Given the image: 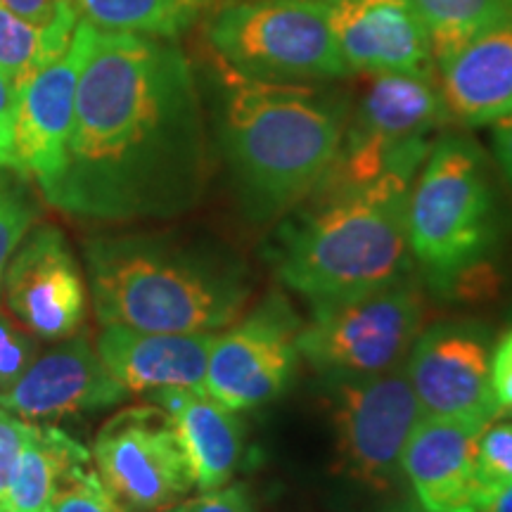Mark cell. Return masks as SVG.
<instances>
[{
	"instance_id": "14",
	"label": "cell",
	"mask_w": 512,
	"mask_h": 512,
	"mask_svg": "<svg viewBox=\"0 0 512 512\" xmlns=\"http://www.w3.org/2000/svg\"><path fill=\"white\" fill-rule=\"evenodd\" d=\"M93 24L79 22L67 53L19 88L15 155L17 171L36 178L41 195L53 188L67 162L76 86L88 57Z\"/></svg>"
},
{
	"instance_id": "15",
	"label": "cell",
	"mask_w": 512,
	"mask_h": 512,
	"mask_svg": "<svg viewBox=\"0 0 512 512\" xmlns=\"http://www.w3.org/2000/svg\"><path fill=\"white\" fill-rule=\"evenodd\" d=\"M128 396L86 337L57 339L38 351L31 366L5 394L0 406L27 422L107 411Z\"/></svg>"
},
{
	"instance_id": "18",
	"label": "cell",
	"mask_w": 512,
	"mask_h": 512,
	"mask_svg": "<svg viewBox=\"0 0 512 512\" xmlns=\"http://www.w3.org/2000/svg\"><path fill=\"white\" fill-rule=\"evenodd\" d=\"M486 422L420 418L403 451V479L432 512H477L475 444Z\"/></svg>"
},
{
	"instance_id": "25",
	"label": "cell",
	"mask_w": 512,
	"mask_h": 512,
	"mask_svg": "<svg viewBox=\"0 0 512 512\" xmlns=\"http://www.w3.org/2000/svg\"><path fill=\"white\" fill-rule=\"evenodd\" d=\"M475 484L479 508L512 484V420H491L477 434Z\"/></svg>"
},
{
	"instance_id": "27",
	"label": "cell",
	"mask_w": 512,
	"mask_h": 512,
	"mask_svg": "<svg viewBox=\"0 0 512 512\" xmlns=\"http://www.w3.org/2000/svg\"><path fill=\"white\" fill-rule=\"evenodd\" d=\"M38 204L22 183L0 174V283L12 254L34 226Z\"/></svg>"
},
{
	"instance_id": "33",
	"label": "cell",
	"mask_w": 512,
	"mask_h": 512,
	"mask_svg": "<svg viewBox=\"0 0 512 512\" xmlns=\"http://www.w3.org/2000/svg\"><path fill=\"white\" fill-rule=\"evenodd\" d=\"M3 8L36 24H48L74 5V0H0Z\"/></svg>"
},
{
	"instance_id": "6",
	"label": "cell",
	"mask_w": 512,
	"mask_h": 512,
	"mask_svg": "<svg viewBox=\"0 0 512 512\" xmlns=\"http://www.w3.org/2000/svg\"><path fill=\"white\" fill-rule=\"evenodd\" d=\"M202 27L211 53L254 79L332 83L351 76L325 0H226Z\"/></svg>"
},
{
	"instance_id": "21",
	"label": "cell",
	"mask_w": 512,
	"mask_h": 512,
	"mask_svg": "<svg viewBox=\"0 0 512 512\" xmlns=\"http://www.w3.org/2000/svg\"><path fill=\"white\" fill-rule=\"evenodd\" d=\"M91 453L53 425H34L19 453L0 505L8 512H48L62 477L76 465L91 463Z\"/></svg>"
},
{
	"instance_id": "35",
	"label": "cell",
	"mask_w": 512,
	"mask_h": 512,
	"mask_svg": "<svg viewBox=\"0 0 512 512\" xmlns=\"http://www.w3.org/2000/svg\"><path fill=\"white\" fill-rule=\"evenodd\" d=\"M477 512H512V484L491 496Z\"/></svg>"
},
{
	"instance_id": "30",
	"label": "cell",
	"mask_w": 512,
	"mask_h": 512,
	"mask_svg": "<svg viewBox=\"0 0 512 512\" xmlns=\"http://www.w3.org/2000/svg\"><path fill=\"white\" fill-rule=\"evenodd\" d=\"M174 512H259V505L245 484H226L174 505Z\"/></svg>"
},
{
	"instance_id": "12",
	"label": "cell",
	"mask_w": 512,
	"mask_h": 512,
	"mask_svg": "<svg viewBox=\"0 0 512 512\" xmlns=\"http://www.w3.org/2000/svg\"><path fill=\"white\" fill-rule=\"evenodd\" d=\"M491 354V335L479 320L448 318L422 328L403 363L422 418H503L491 387Z\"/></svg>"
},
{
	"instance_id": "28",
	"label": "cell",
	"mask_w": 512,
	"mask_h": 512,
	"mask_svg": "<svg viewBox=\"0 0 512 512\" xmlns=\"http://www.w3.org/2000/svg\"><path fill=\"white\" fill-rule=\"evenodd\" d=\"M36 354V339L0 309V394L8 392L12 384L27 373Z\"/></svg>"
},
{
	"instance_id": "16",
	"label": "cell",
	"mask_w": 512,
	"mask_h": 512,
	"mask_svg": "<svg viewBox=\"0 0 512 512\" xmlns=\"http://www.w3.org/2000/svg\"><path fill=\"white\" fill-rule=\"evenodd\" d=\"M349 74H437L430 36L411 0H325Z\"/></svg>"
},
{
	"instance_id": "31",
	"label": "cell",
	"mask_w": 512,
	"mask_h": 512,
	"mask_svg": "<svg viewBox=\"0 0 512 512\" xmlns=\"http://www.w3.org/2000/svg\"><path fill=\"white\" fill-rule=\"evenodd\" d=\"M19 88L0 72V169L17 171L15 133H17Z\"/></svg>"
},
{
	"instance_id": "11",
	"label": "cell",
	"mask_w": 512,
	"mask_h": 512,
	"mask_svg": "<svg viewBox=\"0 0 512 512\" xmlns=\"http://www.w3.org/2000/svg\"><path fill=\"white\" fill-rule=\"evenodd\" d=\"M112 496L131 512H159L195 489L174 427L159 406H133L102 425L91 453Z\"/></svg>"
},
{
	"instance_id": "36",
	"label": "cell",
	"mask_w": 512,
	"mask_h": 512,
	"mask_svg": "<svg viewBox=\"0 0 512 512\" xmlns=\"http://www.w3.org/2000/svg\"><path fill=\"white\" fill-rule=\"evenodd\" d=\"M384 512H432V510H427L425 505L418 501V498H401V501L389 505Z\"/></svg>"
},
{
	"instance_id": "24",
	"label": "cell",
	"mask_w": 512,
	"mask_h": 512,
	"mask_svg": "<svg viewBox=\"0 0 512 512\" xmlns=\"http://www.w3.org/2000/svg\"><path fill=\"white\" fill-rule=\"evenodd\" d=\"M411 5L430 36L437 67L472 38L512 19V5L505 0H411Z\"/></svg>"
},
{
	"instance_id": "20",
	"label": "cell",
	"mask_w": 512,
	"mask_h": 512,
	"mask_svg": "<svg viewBox=\"0 0 512 512\" xmlns=\"http://www.w3.org/2000/svg\"><path fill=\"white\" fill-rule=\"evenodd\" d=\"M152 401L166 413L181 444L197 491H214L230 484L245 451V427L204 389H162Z\"/></svg>"
},
{
	"instance_id": "34",
	"label": "cell",
	"mask_w": 512,
	"mask_h": 512,
	"mask_svg": "<svg viewBox=\"0 0 512 512\" xmlns=\"http://www.w3.org/2000/svg\"><path fill=\"white\" fill-rule=\"evenodd\" d=\"M494 152L505 178L512 185V112L494 124Z\"/></svg>"
},
{
	"instance_id": "17",
	"label": "cell",
	"mask_w": 512,
	"mask_h": 512,
	"mask_svg": "<svg viewBox=\"0 0 512 512\" xmlns=\"http://www.w3.org/2000/svg\"><path fill=\"white\" fill-rule=\"evenodd\" d=\"M216 332H147L102 325L98 356L128 394L204 389Z\"/></svg>"
},
{
	"instance_id": "1",
	"label": "cell",
	"mask_w": 512,
	"mask_h": 512,
	"mask_svg": "<svg viewBox=\"0 0 512 512\" xmlns=\"http://www.w3.org/2000/svg\"><path fill=\"white\" fill-rule=\"evenodd\" d=\"M207 119L176 41L93 27L62 176L46 202L98 223L166 221L202 202Z\"/></svg>"
},
{
	"instance_id": "37",
	"label": "cell",
	"mask_w": 512,
	"mask_h": 512,
	"mask_svg": "<svg viewBox=\"0 0 512 512\" xmlns=\"http://www.w3.org/2000/svg\"><path fill=\"white\" fill-rule=\"evenodd\" d=\"M159 512H174V508H169V510H159Z\"/></svg>"
},
{
	"instance_id": "3",
	"label": "cell",
	"mask_w": 512,
	"mask_h": 512,
	"mask_svg": "<svg viewBox=\"0 0 512 512\" xmlns=\"http://www.w3.org/2000/svg\"><path fill=\"white\" fill-rule=\"evenodd\" d=\"M418 171L401 166L358 188L313 192L275 235L280 283L318 309L413 275L406 216Z\"/></svg>"
},
{
	"instance_id": "9",
	"label": "cell",
	"mask_w": 512,
	"mask_h": 512,
	"mask_svg": "<svg viewBox=\"0 0 512 512\" xmlns=\"http://www.w3.org/2000/svg\"><path fill=\"white\" fill-rule=\"evenodd\" d=\"M330 387L339 472L373 494L399 489L403 451L422 418L406 366Z\"/></svg>"
},
{
	"instance_id": "23",
	"label": "cell",
	"mask_w": 512,
	"mask_h": 512,
	"mask_svg": "<svg viewBox=\"0 0 512 512\" xmlns=\"http://www.w3.org/2000/svg\"><path fill=\"white\" fill-rule=\"evenodd\" d=\"M81 17L76 3L48 24H36L0 5V72L22 88L67 53Z\"/></svg>"
},
{
	"instance_id": "26",
	"label": "cell",
	"mask_w": 512,
	"mask_h": 512,
	"mask_svg": "<svg viewBox=\"0 0 512 512\" xmlns=\"http://www.w3.org/2000/svg\"><path fill=\"white\" fill-rule=\"evenodd\" d=\"M48 512H131L107 489L91 463L76 465L62 477Z\"/></svg>"
},
{
	"instance_id": "2",
	"label": "cell",
	"mask_w": 512,
	"mask_h": 512,
	"mask_svg": "<svg viewBox=\"0 0 512 512\" xmlns=\"http://www.w3.org/2000/svg\"><path fill=\"white\" fill-rule=\"evenodd\" d=\"M216 133L233 188L254 223L285 219L304 204L342 145L351 100L330 83L254 79L209 50Z\"/></svg>"
},
{
	"instance_id": "4",
	"label": "cell",
	"mask_w": 512,
	"mask_h": 512,
	"mask_svg": "<svg viewBox=\"0 0 512 512\" xmlns=\"http://www.w3.org/2000/svg\"><path fill=\"white\" fill-rule=\"evenodd\" d=\"M95 316L147 332H219L245 313L249 266L223 247L107 235L83 247Z\"/></svg>"
},
{
	"instance_id": "13",
	"label": "cell",
	"mask_w": 512,
	"mask_h": 512,
	"mask_svg": "<svg viewBox=\"0 0 512 512\" xmlns=\"http://www.w3.org/2000/svg\"><path fill=\"white\" fill-rule=\"evenodd\" d=\"M5 304L43 339L72 337L86 318V283L60 228L31 226L3 275Z\"/></svg>"
},
{
	"instance_id": "22",
	"label": "cell",
	"mask_w": 512,
	"mask_h": 512,
	"mask_svg": "<svg viewBox=\"0 0 512 512\" xmlns=\"http://www.w3.org/2000/svg\"><path fill=\"white\" fill-rule=\"evenodd\" d=\"M83 22L102 31L178 41L226 0H74Z\"/></svg>"
},
{
	"instance_id": "39",
	"label": "cell",
	"mask_w": 512,
	"mask_h": 512,
	"mask_svg": "<svg viewBox=\"0 0 512 512\" xmlns=\"http://www.w3.org/2000/svg\"><path fill=\"white\" fill-rule=\"evenodd\" d=\"M505 3H510V5H512V0H505Z\"/></svg>"
},
{
	"instance_id": "10",
	"label": "cell",
	"mask_w": 512,
	"mask_h": 512,
	"mask_svg": "<svg viewBox=\"0 0 512 512\" xmlns=\"http://www.w3.org/2000/svg\"><path fill=\"white\" fill-rule=\"evenodd\" d=\"M302 325L283 292H268L226 332H216L204 392L235 413L283 396L302 361L297 347Z\"/></svg>"
},
{
	"instance_id": "19",
	"label": "cell",
	"mask_w": 512,
	"mask_h": 512,
	"mask_svg": "<svg viewBox=\"0 0 512 512\" xmlns=\"http://www.w3.org/2000/svg\"><path fill=\"white\" fill-rule=\"evenodd\" d=\"M451 124L477 128L512 112V19L472 38L437 67Z\"/></svg>"
},
{
	"instance_id": "38",
	"label": "cell",
	"mask_w": 512,
	"mask_h": 512,
	"mask_svg": "<svg viewBox=\"0 0 512 512\" xmlns=\"http://www.w3.org/2000/svg\"><path fill=\"white\" fill-rule=\"evenodd\" d=\"M0 512H8V510H5V508H3V505H0Z\"/></svg>"
},
{
	"instance_id": "5",
	"label": "cell",
	"mask_w": 512,
	"mask_h": 512,
	"mask_svg": "<svg viewBox=\"0 0 512 512\" xmlns=\"http://www.w3.org/2000/svg\"><path fill=\"white\" fill-rule=\"evenodd\" d=\"M406 228L413 266L437 297L470 299L491 290L498 207L475 140L460 133L434 140L411 185Z\"/></svg>"
},
{
	"instance_id": "7",
	"label": "cell",
	"mask_w": 512,
	"mask_h": 512,
	"mask_svg": "<svg viewBox=\"0 0 512 512\" xmlns=\"http://www.w3.org/2000/svg\"><path fill=\"white\" fill-rule=\"evenodd\" d=\"M451 124L437 74H373L351 105L342 145L316 192L368 185L392 169H420L432 133Z\"/></svg>"
},
{
	"instance_id": "8",
	"label": "cell",
	"mask_w": 512,
	"mask_h": 512,
	"mask_svg": "<svg viewBox=\"0 0 512 512\" xmlns=\"http://www.w3.org/2000/svg\"><path fill=\"white\" fill-rule=\"evenodd\" d=\"M425 320V290L415 275L311 309L297 335L299 356L325 382L358 380L406 363Z\"/></svg>"
},
{
	"instance_id": "29",
	"label": "cell",
	"mask_w": 512,
	"mask_h": 512,
	"mask_svg": "<svg viewBox=\"0 0 512 512\" xmlns=\"http://www.w3.org/2000/svg\"><path fill=\"white\" fill-rule=\"evenodd\" d=\"M31 432H34V422L22 420L19 415L0 406V501H3L5 489H8L12 467H15Z\"/></svg>"
},
{
	"instance_id": "32",
	"label": "cell",
	"mask_w": 512,
	"mask_h": 512,
	"mask_svg": "<svg viewBox=\"0 0 512 512\" xmlns=\"http://www.w3.org/2000/svg\"><path fill=\"white\" fill-rule=\"evenodd\" d=\"M491 387L503 415H512V330L498 339L491 354Z\"/></svg>"
}]
</instances>
